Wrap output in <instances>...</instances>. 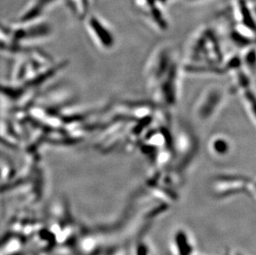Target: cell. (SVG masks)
Wrapping results in <instances>:
<instances>
[{
  "label": "cell",
  "mask_w": 256,
  "mask_h": 255,
  "mask_svg": "<svg viewBox=\"0 0 256 255\" xmlns=\"http://www.w3.org/2000/svg\"><path fill=\"white\" fill-rule=\"evenodd\" d=\"M225 142H216L215 144V148L216 150H218V151H222V152H223V150H224V152H225L226 148V147H222L223 144H224Z\"/></svg>",
  "instance_id": "6da1fadb"
},
{
  "label": "cell",
  "mask_w": 256,
  "mask_h": 255,
  "mask_svg": "<svg viewBox=\"0 0 256 255\" xmlns=\"http://www.w3.org/2000/svg\"><path fill=\"white\" fill-rule=\"evenodd\" d=\"M186 1H189V2H195V1H198V0H186Z\"/></svg>",
  "instance_id": "7a4b0ae2"
},
{
  "label": "cell",
  "mask_w": 256,
  "mask_h": 255,
  "mask_svg": "<svg viewBox=\"0 0 256 255\" xmlns=\"http://www.w3.org/2000/svg\"></svg>",
  "instance_id": "3957f363"
}]
</instances>
